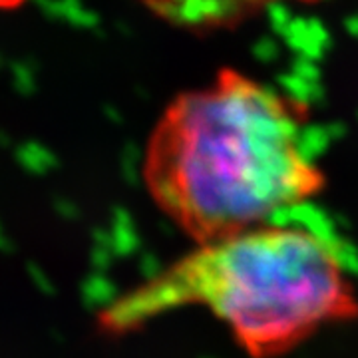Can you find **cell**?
<instances>
[{"mask_svg":"<svg viewBox=\"0 0 358 358\" xmlns=\"http://www.w3.org/2000/svg\"><path fill=\"white\" fill-rule=\"evenodd\" d=\"M305 128L293 98L221 68L157 117L143 154L145 189L195 243L275 221L327 187Z\"/></svg>","mask_w":358,"mask_h":358,"instance_id":"1","label":"cell"},{"mask_svg":"<svg viewBox=\"0 0 358 358\" xmlns=\"http://www.w3.org/2000/svg\"><path fill=\"white\" fill-rule=\"evenodd\" d=\"M203 308L251 358H282L327 329L358 320V287L338 247L279 219L195 243L100 315L126 334L179 308Z\"/></svg>","mask_w":358,"mask_h":358,"instance_id":"2","label":"cell"},{"mask_svg":"<svg viewBox=\"0 0 358 358\" xmlns=\"http://www.w3.org/2000/svg\"><path fill=\"white\" fill-rule=\"evenodd\" d=\"M141 4L166 20L192 32H209L249 20L275 4H315L322 0H140Z\"/></svg>","mask_w":358,"mask_h":358,"instance_id":"3","label":"cell"},{"mask_svg":"<svg viewBox=\"0 0 358 358\" xmlns=\"http://www.w3.org/2000/svg\"><path fill=\"white\" fill-rule=\"evenodd\" d=\"M26 0H0V13H4V10H14V8H18V6H22Z\"/></svg>","mask_w":358,"mask_h":358,"instance_id":"4","label":"cell"}]
</instances>
